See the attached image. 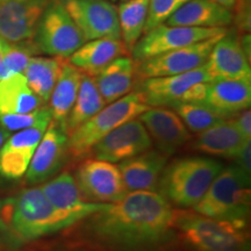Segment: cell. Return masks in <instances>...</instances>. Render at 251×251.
Wrapping results in <instances>:
<instances>
[{"instance_id":"6da1fadb","label":"cell","mask_w":251,"mask_h":251,"mask_svg":"<svg viewBox=\"0 0 251 251\" xmlns=\"http://www.w3.org/2000/svg\"><path fill=\"white\" fill-rule=\"evenodd\" d=\"M176 211L155 191H133L89 216L93 240L119 249H142L162 242L174 227Z\"/></svg>"},{"instance_id":"7a4b0ae2","label":"cell","mask_w":251,"mask_h":251,"mask_svg":"<svg viewBox=\"0 0 251 251\" xmlns=\"http://www.w3.org/2000/svg\"><path fill=\"white\" fill-rule=\"evenodd\" d=\"M79 221L52 206L41 188H29L0 202V225L20 241L54 234Z\"/></svg>"},{"instance_id":"3957f363","label":"cell","mask_w":251,"mask_h":251,"mask_svg":"<svg viewBox=\"0 0 251 251\" xmlns=\"http://www.w3.org/2000/svg\"><path fill=\"white\" fill-rule=\"evenodd\" d=\"M174 227L193 251H250L247 222L176 211Z\"/></svg>"},{"instance_id":"277c9868","label":"cell","mask_w":251,"mask_h":251,"mask_svg":"<svg viewBox=\"0 0 251 251\" xmlns=\"http://www.w3.org/2000/svg\"><path fill=\"white\" fill-rule=\"evenodd\" d=\"M222 169L221 163L207 157L178 159L164 168L157 188L169 202L193 208Z\"/></svg>"},{"instance_id":"5b68a950","label":"cell","mask_w":251,"mask_h":251,"mask_svg":"<svg viewBox=\"0 0 251 251\" xmlns=\"http://www.w3.org/2000/svg\"><path fill=\"white\" fill-rule=\"evenodd\" d=\"M250 202V175L235 164L222 169L193 209L207 218L247 222Z\"/></svg>"},{"instance_id":"8992f818","label":"cell","mask_w":251,"mask_h":251,"mask_svg":"<svg viewBox=\"0 0 251 251\" xmlns=\"http://www.w3.org/2000/svg\"><path fill=\"white\" fill-rule=\"evenodd\" d=\"M150 108L143 94L131 92L115 100L68 135V152L76 158L86 156L97 142L125 122L137 119Z\"/></svg>"},{"instance_id":"52a82bcc","label":"cell","mask_w":251,"mask_h":251,"mask_svg":"<svg viewBox=\"0 0 251 251\" xmlns=\"http://www.w3.org/2000/svg\"><path fill=\"white\" fill-rule=\"evenodd\" d=\"M36 46L54 57L68 59L86 42L61 1H50L36 29Z\"/></svg>"},{"instance_id":"ba28073f","label":"cell","mask_w":251,"mask_h":251,"mask_svg":"<svg viewBox=\"0 0 251 251\" xmlns=\"http://www.w3.org/2000/svg\"><path fill=\"white\" fill-rule=\"evenodd\" d=\"M226 31V28L170 26L162 24L144 34V36L141 37L134 46L131 54L135 61L141 62L170 50L194 45L218 35H224Z\"/></svg>"},{"instance_id":"9c48e42d","label":"cell","mask_w":251,"mask_h":251,"mask_svg":"<svg viewBox=\"0 0 251 251\" xmlns=\"http://www.w3.org/2000/svg\"><path fill=\"white\" fill-rule=\"evenodd\" d=\"M85 41L120 39L118 8L109 0H59Z\"/></svg>"},{"instance_id":"30bf717a","label":"cell","mask_w":251,"mask_h":251,"mask_svg":"<svg viewBox=\"0 0 251 251\" xmlns=\"http://www.w3.org/2000/svg\"><path fill=\"white\" fill-rule=\"evenodd\" d=\"M81 194L89 201L109 203L128 193L119 166L102 159H87L78 166L76 178Z\"/></svg>"},{"instance_id":"8fae6325","label":"cell","mask_w":251,"mask_h":251,"mask_svg":"<svg viewBox=\"0 0 251 251\" xmlns=\"http://www.w3.org/2000/svg\"><path fill=\"white\" fill-rule=\"evenodd\" d=\"M224 35L211 37L194 45L170 50L153 57L143 59L139 62L137 72L146 79L153 77L175 76L202 67L208 59L213 46Z\"/></svg>"},{"instance_id":"7c38bea8","label":"cell","mask_w":251,"mask_h":251,"mask_svg":"<svg viewBox=\"0 0 251 251\" xmlns=\"http://www.w3.org/2000/svg\"><path fill=\"white\" fill-rule=\"evenodd\" d=\"M152 146L146 127L139 119H133L113 129L91 149L94 158L121 163L149 150Z\"/></svg>"},{"instance_id":"4fadbf2b","label":"cell","mask_w":251,"mask_h":251,"mask_svg":"<svg viewBox=\"0 0 251 251\" xmlns=\"http://www.w3.org/2000/svg\"><path fill=\"white\" fill-rule=\"evenodd\" d=\"M50 0H0V37L19 43L35 37L37 25Z\"/></svg>"},{"instance_id":"5bb4252c","label":"cell","mask_w":251,"mask_h":251,"mask_svg":"<svg viewBox=\"0 0 251 251\" xmlns=\"http://www.w3.org/2000/svg\"><path fill=\"white\" fill-rule=\"evenodd\" d=\"M211 81L205 64L184 74L166 77L146 78L141 85L140 92L143 94L147 105L150 107L174 106L184 102L188 91L199 83Z\"/></svg>"},{"instance_id":"9a60e30c","label":"cell","mask_w":251,"mask_h":251,"mask_svg":"<svg viewBox=\"0 0 251 251\" xmlns=\"http://www.w3.org/2000/svg\"><path fill=\"white\" fill-rule=\"evenodd\" d=\"M205 67L211 80H251L247 51L234 33H226L213 46Z\"/></svg>"},{"instance_id":"2e32d148","label":"cell","mask_w":251,"mask_h":251,"mask_svg":"<svg viewBox=\"0 0 251 251\" xmlns=\"http://www.w3.org/2000/svg\"><path fill=\"white\" fill-rule=\"evenodd\" d=\"M68 152V134L58 124H49L26 172L27 183L39 184L58 171Z\"/></svg>"},{"instance_id":"e0dca14e","label":"cell","mask_w":251,"mask_h":251,"mask_svg":"<svg viewBox=\"0 0 251 251\" xmlns=\"http://www.w3.org/2000/svg\"><path fill=\"white\" fill-rule=\"evenodd\" d=\"M49 124L19 130L0 148V175L8 179H18L26 175L36 147Z\"/></svg>"},{"instance_id":"ac0fdd59","label":"cell","mask_w":251,"mask_h":251,"mask_svg":"<svg viewBox=\"0 0 251 251\" xmlns=\"http://www.w3.org/2000/svg\"><path fill=\"white\" fill-rule=\"evenodd\" d=\"M158 151L170 156L191 140L190 130L176 114V112L163 107H150L139 115Z\"/></svg>"},{"instance_id":"d6986e66","label":"cell","mask_w":251,"mask_h":251,"mask_svg":"<svg viewBox=\"0 0 251 251\" xmlns=\"http://www.w3.org/2000/svg\"><path fill=\"white\" fill-rule=\"evenodd\" d=\"M40 188L52 206L62 212L76 215L80 220L87 219L105 206V203L86 200L75 177L69 172H63Z\"/></svg>"},{"instance_id":"ffe728a7","label":"cell","mask_w":251,"mask_h":251,"mask_svg":"<svg viewBox=\"0 0 251 251\" xmlns=\"http://www.w3.org/2000/svg\"><path fill=\"white\" fill-rule=\"evenodd\" d=\"M166 161L168 156L164 153L149 149L121 162L119 170L128 192L155 191L158 186Z\"/></svg>"},{"instance_id":"44dd1931","label":"cell","mask_w":251,"mask_h":251,"mask_svg":"<svg viewBox=\"0 0 251 251\" xmlns=\"http://www.w3.org/2000/svg\"><path fill=\"white\" fill-rule=\"evenodd\" d=\"M233 20V11L214 0H188L176 9L164 24L170 26L225 28Z\"/></svg>"},{"instance_id":"7402d4cb","label":"cell","mask_w":251,"mask_h":251,"mask_svg":"<svg viewBox=\"0 0 251 251\" xmlns=\"http://www.w3.org/2000/svg\"><path fill=\"white\" fill-rule=\"evenodd\" d=\"M203 105L234 118L250 107L251 80L216 79L206 83Z\"/></svg>"},{"instance_id":"603a6c76","label":"cell","mask_w":251,"mask_h":251,"mask_svg":"<svg viewBox=\"0 0 251 251\" xmlns=\"http://www.w3.org/2000/svg\"><path fill=\"white\" fill-rule=\"evenodd\" d=\"M120 39H97L86 41L69 57L74 67L90 76H97L112 61L127 54Z\"/></svg>"},{"instance_id":"cb8c5ba5","label":"cell","mask_w":251,"mask_h":251,"mask_svg":"<svg viewBox=\"0 0 251 251\" xmlns=\"http://www.w3.org/2000/svg\"><path fill=\"white\" fill-rule=\"evenodd\" d=\"M246 141L240 130L228 119L197 134L192 148L208 155L234 158Z\"/></svg>"},{"instance_id":"d4e9b609","label":"cell","mask_w":251,"mask_h":251,"mask_svg":"<svg viewBox=\"0 0 251 251\" xmlns=\"http://www.w3.org/2000/svg\"><path fill=\"white\" fill-rule=\"evenodd\" d=\"M136 67L133 58L120 56L94 76L97 86L106 103H111L130 92Z\"/></svg>"},{"instance_id":"484cf974","label":"cell","mask_w":251,"mask_h":251,"mask_svg":"<svg viewBox=\"0 0 251 251\" xmlns=\"http://www.w3.org/2000/svg\"><path fill=\"white\" fill-rule=\"evenodd\" d=\"M83 72L79 69L64 59L58 79L50 96V111L52 120L61 127H64V122L70 113L75 100L77 98Z\"/></svg>"},{"instance_id":"4316f807","label":"cell","mask_w":251,"mask_h":251,"mask_svg":"<svg viewBox=\"0 0 251 251\" xmlns=\"http://www.w3.org/2000/svg\"><path fill=\"white\" fill-rule=\"evenodd\" d=\"M42 100L28 86L23 74L0 80V114H20L35 111Z\"/></svg>"},{"instance_id":"83f0119b","label":"cell","mask_w":251,"mask_h":251,"mask_svg":"<svg viewBox=\"0 0 251 251\" xmlns=\"http://www.w3.org/2000/svg\"><path fill=\"white\" fill-rule=\"evenodd\" d=\"M105 106L106 102L99 92L94 77L83 74L77 98L64 122L63 129L68 135L71 134L80 125L101 111Z\"/></svg>"},{"instance_id":"f1b7e54d","label":"cell","mask_w":251,"mask_h":251,"mask_svg":"<svg viewBox=\"0 0 251 251\" xmlns=\"http://www.w3.org/2000/svg\"><path fill=\"white\" fill-rule=\"evenodd\" d=\"M59 57H30L23 72L29 89L43 102L50 99L56 81L62 70L63 61Z\"/></svg>"},{"instance_id":"f546056e","label":"cell","mask_w":251,"mask_h":251,"mask_svg":"<svg viewBox=\"0 0 251 251\" xmlns=\"http://www.w3.org/2000/svg\"><path fill=\"white\" fill-rule=\"evenodd\" d=\"M148 6L149 0H125L117 7L121 41L128 51L133 50L142 36L148 15Z\"/></svg>"},{"instance_id":"4dcf8cb0","label":"cell","mask_w":251,"mask_h":251,"mask_svg":"<svg viewBox=\"0 0 251 251\" xmlns=\"http://www.w3.org/2000/svg\"><path fill=\"white\" fill-rule=\"evenodd\" d=\"M171 107H174L176 114L181 119L187 129L194 134L201 133L231 118L203 103L179 102Z\"/></svg>"},{"instance_id":"1f68e13d","label":"cell","mask_w":251,"mask_h":251,"mask_svg":"<svg viewBox=\"0 0 251 251\" xmlns=\"http://www.w3.org/2000/svg\"><path fill=\"white\" fill-rule=\"evenodd\" d=\"M37 50V46L31 43L30 40L19 43L8 42L4 57L0 62V80L23 74L28 61Z\"/></svg>"},{"instance_id":"d6a6232c","label":"cell","mask_w":251,"mask_h":251,"mask_svg":"<svg viewBox=\"0 0 251 251\" xmlns=\"http://www.w3.org/2000/svg\"><path fill=\"white\" fill-rule=\"evenodd\" d=\"M52 114L49 107H39L35 111L20 114H0V126L7 133H13L41 124H50Z\"/></svg>"},{"instance_id":"836d02e7","label":"cell","mask_w":251,"mask_h":251,"mask_svg":"<svg viewBox=\"0 0 251 251\" xmlns=\"http://www.w3.org/2000/svg\"><path fill=\"white\" fill-rule=\"evenodd\" d=\"M179 7L178 0H149L148 15L143 34L164 24L170 15Z\"/></svg>"},{"instance_id":"e575fe53","label":"cell","mask_w":251,"mask_h":251,"mask_svg":"<svg viewBox=\"0 0 251 251\" xmlns=\"http://www.w3.org/2000/svg\"><path fill=\"white\" fill-rule=\"evenodd\" d=\"M234 9H236V24L238 28L242 30H250L251 0H237Z\"/></svg>"},{"instance_id":"d590c367","label":"cell","mask_w":251,"mask_h":251,"mask_svg":"<svg viewBox=\"0 0 251 251\" xmlns=\"http://www.w3.org/2000/svg\"><path fill=\"white\" fill-rule=\"evenodd\" d=\"M235 127L240 130L246 140H251V113L249 108L244 109L241 114H236L230 120Z\"/></svg>"},{"instance_id":"8d00e7d4","label":"cell","mask_w":251,"mask_h":251,"mask_svg":"<svg viewBox=\"0 0 251 251\" xmlns=\"http://www.w3.org/2000/svg\"><path fill=\"white\" fill-rule=\"evenodd\" d=\"M251 140H247L235 155L233 159L236 162V165L240 166L247 174H251Z\"/></svg>"},{"instance_id":"74e56055","label":"cell","mask_w":251,"mask_h":251,"mask_svg":"<svg viewBox=\"0 0 251 251\" xmlns=\"http://www.w3.org/2000/svg\"><path fill=\"white\" fill-rule=\"evenodd\" d=\"M214 1H216L221 6H224V7L233 11V9L235 8V5H236L237 0H214Z\"/></svg>"},{"instance_id":"f35d334b","label":"cell","mask_w":251,"mask_h":251,"mask_svg":"<svg viewBox=\"0 0 251 251\" xmlns=\"http://www.w3.org/2000/svg\"><path fill=\"white\" fill-rule=\"evenodd\" d=\"M7 46H8L7 41H5L4 39H1V37H0V62H1L2 57H4L6 49H7Z\"/></svg>"},{"instance_id":"ab89813d","label":"cell","mask_w":251,"mask_h":251,"mask_svg":"<svg viewBox=\"0 0 251 251\" xmlns=\"http://www.w3.org/2000/svg\"><path fill=\"white\" fill-rule=\"evenodd\" d=\"M7 136H8V133L6 131L4 128L0 126V148L2 147V144H4V142L6 140H7Z\"/></svg>"},{"instance_id":"60d3db41","label":"cell","mask_w":251,"mask_h":251,"mask_svg":"<svg viewBox=\"0 0 251 251\" xmlns=\"http://www.w3.org/2000/svg\"><path fill=\"white\" fill-rule=\"evenodd\" d=\"M186 1H188V0H178V4H179V6H180V5H183L184 2H186Z\"/></svg>"},{"instance_id":"b9f144b4","label":"cell","mask_w":251,"mask_h":251,"mask_svg":"<svg viewBox=\"0 0 251 251\" xmlns=\"http://www.w3.org/2000/svg\"><path fill=\"white\" fill-rule=\"evenodd\" d=\"M109 1H114V0H109Z\"/></svg>"},{"instance_id":"7bdbcfd3","label":"cell","mask_w":251,"mask_h":251,"mask_svg":"<svg viewBox=\"0 0 251 251\" xmlns=\"http://www.w3.org/2000/svg\"><path fill=\"white\" fill-rule=\"evenodd\" d=\"M122 1H125V0H122Z\"/></svg>"}]
</instances>
